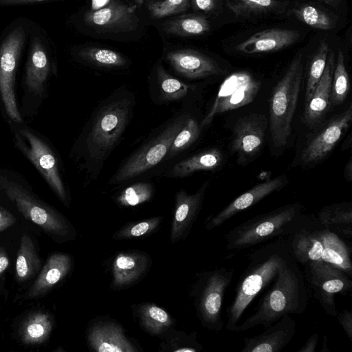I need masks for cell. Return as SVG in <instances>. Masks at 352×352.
Returning a JSON list of instances; mask_svg holds the SVG:
<instances>
[{"mask_svg": "<svg viewBox=\"0 0 352 352\" xmlns=\"http://www.w3.org/2000/svg\"><path fill=\"white\" fill-rule=\"evenodd\" d=\"M138 4H142L143 0H134Z\"/></svg>", "mask_w": 352, "mask_h": 352, "instance_id": "cell-53", "label": "cell"}, {"mask_svg": "<svg viewBox=\"0 0 352 352\" xmlns=\"http://www.w3.org/2000/svg\"><path fill=\"white\" fill-rule=\"evenodd\" d=\"M164 29L168 33L179 36H195L207 32L210 24L204 16L190 14L168 21Z\"/></svg>", "mask_w": 352, "mask_h": 352, "instance_id": "cell-31", "label": "cell"}, {"mask_svg": "<svg viewBox=\"0 0 352 352\" xmlns=\"http://www.w3.org/2000/svg\"><path fill=\"white\" fill-rule=\"evenodd\" d=\"M9 261L6 253L0 250V274L6 270Z\"/></svg>", "mask_w": 352, "mask_h": 352, "instance_id": "cell-49", "label": "cell"}, {"mask_svg": "<svg viewBox=\"0 0 352 352\" xmlns=\"http://www.w3.org/2000/svg\"><path fill=\"white\" fill-rule=\"evenodd\" d=\"M90 346L98 352H134L138 350L126 337L122 328L111 322L96 323L89 330Z\"/></svg>", "mask_w": 352, "mask_h": 352, "instance_id": "cell-23", "label": "cell"}, {"mask_svg": "<svg viewBox=\"0 0 352 352\" xmlns=\"http://www.w3.org/2000/svg\"><path fill=\"white\" fill-rule=\"evenodd\" d=\"M200 130L201 126L196 120L186 118L173 140L166 159H170L189 147L199 136Z\"/></svg>", "mask_w": 352, "mask_h": 352, "instance_id": "cell-34", "label": "cell"}, {"mask_svg": "<svg viewBox=\"0 0 352 352\" xmlns=\"http://www.w3.org/2000/svg\"><path fill=\"white\" fill-rule=\"evenodd\" d=\"M189 0H163L150 2L148 10L155 18L160 19L185 10Z\"/></svg>", "mask_w": 352, "mask_h": 352, "instance_id": "cell-42", "label": "cell"}, {"mask_svg": "<svg viewBox=\"0 0 352 352\" xmlns=\"http://www.w3.org/2000/svg\"><path fill=\"white\" fill-rule=\"evenodd\" d=\"M47 0H0V6H16L41 2Z\"/></svg>", "mask_w": 352, "mask_h": 352, "instance_id": "cell-47", "label": "cell"}, {"mask_svg": "<svg viewBox=\"0 0 352 352\" xmlns=\"http://www.w3.org/2000/svg\"><path fill=\"white\" fill-rule=\"evenodd\" d=\"M150 266L151 259L144 252L118 254L113 263L111 288L123 289L134 284L146 274Z\"/></svg>", "mask_w": 352, "mask_h": 352, "instance_id": "cell-20", "label": "cell"}, {"mask_svg": "<svg viewBox=\"0 0 352 352\" xmlns=\"http://www.w3.org/2000/svg\"><path fill=\"white\" fill-rule=\"evenodd\" d=\"M338 322L346 333L349 339L352 340V312L350 309H343L336 316Z\"/></svg>", "mask_w": 352, "mask_h": 352, "instance_id": "cell-43", "label": "cell"}, {"mask_svg": "<svg viewBox=\"0 0 352 352\" xmlns=\"http://www.w3.org/2000/svg\"><path fill=\"white\" fill-rule=\"evenodd\" d=\"M15 219L8 210L0 207V232L11 226Z\"/></svg>", "mask_w": 352, "mask_h": 352, "instance_id": "cell-44", "label": "cell"}, {"mask_svg": "<svg viewBox=\"0 0 352 352\" xmlns=\"http://www.w3.org/2000/svg\"><path fill=\"white\" fill-rule=\"evenodd\" d=\"M228 8L236 17H246L270 12L278 6L276 0H230Z\"/></svg>", "mask_w": 352, "mask_h": 352, "instance_id": "cell-38", "label": "cell"}, {"mask_svg": "<svg viewBox=\"0 0 352 352\" xmlns=\"http://www.w3.org/2000/svg\"><path fill=\"white\" fill-rule=\"evenodd\" d=\"M308 300L303 273L293 257L268 287L255 311L238 324L235 331L242 332L261 325L266 328L286 315L302 314Z\"/></svg>", "mask_w": 352, "mask_h": 352, "instance_id": "cell-2", "label": "cell"}, {"mask_svg": "<svg viewBox=\"0 0 352 352\" xmlns=\"http://www.w3.org/2000/svg\"><path fill=\"white\" fill-rule=\"evenodd\" d=\"M223 160L221 152L212 148L199 153L176 164L169 172L171 177H185L198 170H210L218 168Z\"/></svg>", "mask_w": 352, "mask_h": 352, "instance_id": "cell-28", "label": "cell"}, {"mask_svg": "<svg viewBox=\"0 0 352 352\" xmlns=\"http://www.w3.org/2000/svg\"><path fill=\"white\" fill-rule=\"evenodd\" d=\"M25 38L24 28L19 26L9 32L0 46V96L7 114L16 122L22 121L16 104L14 80Z\"/></svg>", "mask_w": 352, "mask_h": 352, "instance_id": "cell-11", "label": "cell"}, {"mask_svg": "<svg viewBox=\"0 0 352 352\" xmlns=\"http://www.w3.org/2000/svg\"><path fill=\"white\" fill-rule=\"evenodd\" d=\"M52 321L50 316L44 313L32 315L25 324L22 336L28 343H38L43 341L52 329Z\"/></svg>", "mask_w": 352, "mask_h": 352, "instance_id": "cell-35", "label": "cell"}, {"mask_svg": "<svg viewBox=\"0 0 352 352\" xmlns=\"http://www.w3.org/2000/svg\"><path fill=\"white\" fill-rule=\"evenodd\" d=\"M1 189V186H0V190Z\"/></svg>", "mask_w": 352, "mask_h": 352, "instance_id": "cell-54", "label": "cell"}, {"mask_svg": "<svg viewBox=\"0 0 352 352\" xmlns=\"http://www.w3.org/2000/svg\"><path fill=\"white\" fill-rule=\"evenodd\" d=\"M318 221L325 228L341 237L352 236V204H333L326 206L318 212Z\"/></svg>", "mask_w": 352, "mask_h": 352, "instance_id": "cell-27", "label": "cell"}, {"mask_svg": "<svg viewBox=\"0 0 352 352\" xmlns=\"http://www.w3.org/2000/svg\"><path fill=\"white\" fill-rule=\"evenodd\" d=\"M344 177L346 180L351 182L352 178V160L351 157L349 158L344 171Z\"/></svg>", "mask_w": 352, "mask_h": 352, "instance_id": "cell-50", "label": "cell"}, {"mask_svg": "<svg viewBox=\"0 0 352 352\" xmlns=\"http://www.w3.org/2000/svg\"><path fill=\"white\" fill-rule=\"evenodd\" d=\"M328 54V44L325 40L322 39L320 41L310 64L305 89L306 102L311 96L324 72Z\"/></svg>", "mask_w": 352, "mask_h": 352, "instance_id": "cell-36", "label": "cell"}, {"mask_svg": "<svg viewBox=\"0 0 352 352\" xmlns=\"http://www.w3.org/2000/svg\"><path fill=\"white\" fill-rule=\"evenodd\" d=\"M162 219V217H153L130 224L117 231L112 237L115 239H126L146 235L157 228Z\"/></svg>", "mask_w": 352, "mask_h": 352, "instance_id": "cell-41", "label": "cell"}, {"mask_svg": "<svg viewBox=\"0 0 352 352\" xmlns=\"http://www.w3.org/2000/svg\"><path fill=\"white\" fill-rule=\"evenodd\" d=\"M166 58L178 74L187 78H202L219 75L222 72L212 59L191 50L170 52Z\"/></svg>", "mask_w": 352, "mask_h": 352, "instance_id": "cell-19", "label": "cell"}, {"mask_svg": "<svg viewBox=\"0 0 352 352\" xmlns=\"http://www.w3.org/2000/svg\"><path fill=\"white\" fill-rule=\"evenodd\" d=\"M50 70V60L41 40L35 37L31 43L25 72V84L36 94L43 92Z\"/></svg>", "mask_w": 352, "mask_h": 352, "instance_id": "cell-25", "label": "cell"}, {"mask_svg": "<svg viewBox=\"0 0 352 352\" xmlns=\"http://www.w3.org/2000/svg\"><path fill=\"white\" fill-rule=\"evenodd\" d=\"M0 186L27 219L56 236L63 237L69 234V226L62 216L35 199L17 183L0 175Z\"/></svg>", "mask_w": 352, "mask_h": 352, "instance_id": "cell-10", "label": "cell"}, {"mask_svg": "<svg viewBox=\"0 0 352 352\" xmlns=\"http://www.w3.org/2000/svg\"><path fill=\"white\" fill-rule=\"evenodd\" d=\"M157 76L160 97L164 101L182 99L190 91V86L170 76L161 66L157 68Z\"/></svg>", "mask_w": 352, "mask_h": 352, "instance_id": "cell-32", "label": "cell"}, {"mask_svg": "<svg viewBox=\"0 0 352 352\" xmlns=\"http://www.w3.org/2000/svg\"><path fill=\"white\" fill-rule=\"evenodd\" d=\"M186 118L179 117L162 131L157 137L131 156L117 170L110 182L131 179L153 168L165 158L173 140L183 126Z\"/></svg>", "mask_w": 352, "mask_h": 352, "instance_id": "cell-9", "label": "cell"}, {"mask_svg": "<svg viewBox=\"0 0 352 352\" xmlns=\"http://www.w3.org/2000/svg\"><path fill=\"white\" fill-rule=\"evenodd\" d=\"M135 7L118 1L109 3L98 10H91L85 15L86 23L95 27L109 30L131 31L136 28Z\"/></svg>", "mask_w": 352, "mask_h": 352, "instance_id": "cell-21", "label": "cell"}, {"mask_svg": "<svg viewBox=\"0 0 352 352\" xmlns=\"http://www.w3.org/2000/svg\"><path fill=\"white\" fill-rule=\"evenodd\" d=\"M327 336H323V340H322V349L320 350V352H329V349L327 347Z\"/></svg>", "mask_w": 352, "mask_h": 352, "instance_id": "cell-52", "label": "cell"}, {"mask_svg": "<svg viewBox=\"0 0 352 352\" xmlns=\"http://www.w3.org/2000/svg\"><path fill=\"white\" fill-rule=\"evenodd\" d=\"M302 206L290 204L257 215L236 226L226 235V248L242 250L264 242L286 237L305 218Z\"/></svg>", "mask_w": 352, "mask_h": 352, "instance_id": "cell-4", "label": "cell"}, {"mask_svg": "<svg viewBox=\"0 0 352 352\" xmlns=\"http://www.w3.org/2000/svg\"><path fill=\"white\" fill-rule=\"evenodd\" d=\"M299 36V32L294 30L269 29L252 35L238 44L236 49L247 54L278 51L292 45Z\"/></svg>", "mask_w": 352, "mask_h": 352, "instance_id": "cell-22", "label": "cell"}, {"mask_svg": "<svg viewBox=\"0 0 352 352\" xmlns=\"http://www.w3.org/2000/svg\"><path fill=\"white\" fill-rule=\"evenodd\" d=\"M70 267L71 259L68 255L52 254L30 288L28 297L35 298L47 292L69 272Z\"/></svg>", "mask_w": 352, "mask_h": 352, "instance_id": "cell-26", "label": "cell"}, {"mask_svg": "<svg viewBox=\"0 0 352 352\" xmlns=\"http://www.w3.org/2000/svg\"><path fill=\"white\" fill-rule=\"evenodd\" d=\"M287 183V177L283 175L257 184L237 197L216 214L209 217L205 223L206 229L210 230L221 226L238 213L249 208L272 192L280 190Z\"/></svg>", "mask_w": 352, "mask_h": 352, "instance_id": "cell-14", "label": "cell"}, {"mask_svg": "<svg viewBox=\"0 0 352 352\" xmlns=\"http://www.w3.org/2000/svg\"><path fill=\"white\" fill-rule=\"evenodd\" d=\"M296 327L290 315H286L262 333L245 338L241 352H280L292 341Z\"/></svg>", "mask_w": 352, "mask_h": 352, "instance_id": "cell-17", "label": "cell"}, {"mask_svg": "<svg viewBox=\"0 0 352 352\" xmlns=\"http://www.w3.org/2000/svg\"><path fill=\"white\" fill-rule=\"evenodd\" d=\"M234 270L221 267L204 272L197 284L196 305L202 324L210 330L223 329L222 304Z\"/></svg>", "mask_w": 352, "mask_h": 352, "instance_id": "cell-8", "label": "cell"}, {"mask_svg": "<svg viewBox=\"0 0 352 352\" xmlns=\"http://www.w3.org/2000/svg\"><path fill=\"white\" fill-rule=\"evenodd\" d=\"M110 0H91V10H98L109 3Z\"/></svg>", "mask_w": 352, "mask_h": 352, "instance_id": "cell-48", "label": "cell"}, {"mask_svg": "<svg viewBox=\"0 0 352 352\" xmlns=\"http://www.w3.org/2000/svg\"><path fill=\"white\" fill-rule=\"evenodd\" d=\"M304 278L309 290L327 315L336 317L335 295L346 296L352 289L351 277L344 270L323 261L305 263Z\"/></svg>", "mask_w": 352, "mask_h": 352, "instance_id": "cell-7", "label": "cell"}, {"mask_svg": "<svg viewBox=\"0 0 352 352\" xmlns=\"http://www.w3.org/2000/svg\"><path fill=\"white\" fill-rule=\"evenodd\" d=\"M292 258L285 237L274 239L252 252L250 263L236 286L233 300L226 309V330L236 331L251 302L274 281Z\"/></svg>", "mask_w": 352, "mask_h": 352, "instance_id": "cell-1", "label": "cell"}, {"mask_svg": "<svg viewBox=\"0 0 352 352\" xmlns=\"http://www.w3.org/2000/svg\"><path fill=\"white\" fill-rule=\"evenodd\" d=\"M208 185V182L204 183L194 194H188L184 190L176 194L170 232L172 243L184 239L189 234L201 209Z\"/></svg>", "mask_w": 352, "mask_h": 352, "instance_id": "cell-18", "label": "cell"}, {"mask_svg": "<svg viewBox=\"0 0 352 352\" xmlns=\"http://www.w3.org/2000/svg\"><path fill=\"white\" fill-rule=\"evenodd\" d=\"M352 122V107L334 117L303 149L301 162L314 163L323 159L336 146Z\"/></svg>", "mask_w": 352, "mask_h": 352, "instance_id": "cell-15", "label": "cell"}, {"mask_svg": "<svg viewBox=\"0 0 352 352\" xmlns=\"http://www.w3.org/2000/svg\"><path fill=\"white\" fill-rule=\"evenodd\" d=\"M141 327L154 336H160L173 324V320L164 309L152 303L141 305L138 309Z\"/></svg>", "mask_w": 352, "mask_h": 352, "instance_id": "cell-29", "label": "cell"}, {"mask_svg": "<svg viewBox=\"0 0 352 352\" xmlns=\"http://www.w3.org/2000/svg\"><path fill=\"white\" fill-rule=\"evenodd\" d=\"M303 74V56L298 54L276 85L270 100V129L274 146L284 147L291 133Z\"/></svg>", "mask_w": 352, "mask_h": 352, "instance_id": "cell-5", "label": "cell"}, {"mask_svg": "<svg viewBox=\"0 0 352 352\" xmlns=\"http://www.w3.org/2000/svg\"><path fill=\"white\" fill-rule=\"evenodd\" d=\"M318 342V334L315 333L311 335L305 344L297 352H315Z\"/></svg>", "mask_w": 352, "mask_h": 352, "instance_id": "cell-45", "label": "cell"}, {"mask_svg": "<svg viewBox=\"0 0 352 352\" xmlns=\"http://www.w3.org/2000/svg\"><path fill=\"white\" fill-rule=\"evenodd\" d=\"M129 97H118L106 102L96 116L88 134V157L96 163L103 162L122 136L131 112Z\"/></svg>", "mask_w": 352, "mask_h": 352, "instance_id": "cell-6", "label": "cell"}, {"mask_svg": "<svg viewBox=\"0 0 352 352\" xmlns=\"http://www.w3.org/2000/svg\"><path fill=\"white\" fill-rule=\"evenodd\" d=\"M334 66V55L331 52L328 54L324 72L318 85L306 102L304 118L309 125H314L320 120L330 103Z\"/></svg>", "mask_w": 352, "mask_h": 352, "instance_id": "cell-24", "label": "cell"}, {"mask_svg": "<svg viewBox=\"0 0 352 352\" xmlns=\"http://www.w3.org/2000/svg\"><path fill=\"white\" fill-rule=\"evenodd\" d=\"M40 265L33 242L28 234H24L16 261L18 279L23 281L29 278L38 270Z\"/></svg>", "mask_w": 352, "mask_h": 352, "instance_id": "cell-30", "label": "cell"}, {"mask_svg": "<svg viewBox=\"0 0 352 352\" xmlns=\"http://www.w3.org/2000/svg\"><path fill=\"white\" fill-rule=\"evenodd\" d=\"M325 3L333 7V8H338L340 0H322Z\"/></svg>", "mask_w": 352, "mask_h": 352, "instance_id": "cell-51", "label": "cell"}, {"mask_svg": "<svg viewBox=\"0 0 352 352\" xmlns=\"http://www.w3.org/2000/svg\"><path fill=\"white\" fill-rule=\"evenodd\" d=\"M17 145L43 175L59 199L65 202L67 194L61 179L56 158L51 148L28 129L16 135Z\"/></svg>", "mask_w": 352, "mask_h": 352, "instance_id": "cell-13", "label": "cell"}, {"mask_svg": "<svg viewBox=\"0 0 352 352\" xmlns=\"http://www.w3.org/2000/svg\"><path fill=\"white\" fill-rule=\"evenodd\" d=\"M349 90V78L346 71L343 52L339 50L332 79L330 102L338 105L344 102Z\"/></svg>", "mask_w": 352, "mask_h": 352, "instance_id": "cell-33", "label": "cell"}, {"mask_svg": "<svg viewBox=\"0 0 352 352\" xmlns=\"http://www.w3.org/2000/svg\"><path fill=\"white\" fill-rule=\"evenodd\" d=\"M195 7L204 12H210L216 6V0H193Z\"/></svg>", "mask_w": 352, "mask_h": 352, "instance_id": "cell-46", "label": "cell"}, {"mask_svg": "<svg viewBox=\"0 0 352 352\" xmlns=\"http://www.w3.org/2000/svg\"><path fill=\"white\" fill-rule=\"evenodd\" d=\"M153 185L138 182L125 188L118 197V201L124 206H135L148 201L153 195Z\"/></svg>", "mask_w": 352, "mask_h": 352, "instance_id": "cell-40", "label": "cell"}, {"mask_svg": "<svg viewBox=\"0 0 352 352\" xmlns=\"http://www.w3.org/2000/svg\"><path fill=\"white\" fill-rule=\"evenodd\" d=\"M80 56L91 63L102 67H121L126 63L125 58L120 54L109 49L88 47L83 49Z\"/></svg>", "mask_w": 352, "mask_h": 352, "instance_id": "cell-39", "label": "cell"}, {"mask_svg": "<svg viewBox=\"0 0 352 352\" xmlns=\"http://www.w3.org/2000/svg\"><path fill=\"white\" fill-rule=\"evenodd\" d=\"M293 13L299 21L306 25L319 30H327L333 28L331 18L322 10L309 4H303L293 10Z\"/></svg>", "mask_w": 352, "mask_h": 352, "instance_id": "cell-37", "label": "cell"}, {"mask_svg": "<svg viewBox=\"0 0 352 352\" xmlns=\"http://www.w3.org/2000/svg\"><path fill=\"white\" fill-rule=\"evenodd\" d=\"M267 128V120L261 114L252 113L240 118L233 129L232 150L239 160L255 155L262 146Z\"/></svg>", "mask_w": 352, "mask_h": 352, "instance_id": "cell-16", "label": "cell"}, {"mask_svg": "<svg viewBox=\"0 0 352 352\" xmlns=\"http://www.w3.org/2000/svg\"><path fill=\"white\" fill-rule=\"evenodd\" d=\"M285 240L298 263L303 265L309 261L327 262L351 277L350 248L342 237L325 228L318 219L305 217Z\"/></svg>", "mask_w": 352, "mask_h": 352, "instance_id": "cell-3", "label": "cell"}, {"mask_svg": "<svg viewBox=\"0 0 352 352\" xmlns=\"http://www.w3.org/2000/svg\"><path fill=\"white\" fill-rule=\"evenodd\" d=\"M261 88V82L246 72L228 76L221 84L216 98L200 126L209 125L219 114L252 102Z\"/></svg>", "mask_w": 352, "mask_h": 352, "instance_id": "cell-12", "label": "cell"}]
</instances>
